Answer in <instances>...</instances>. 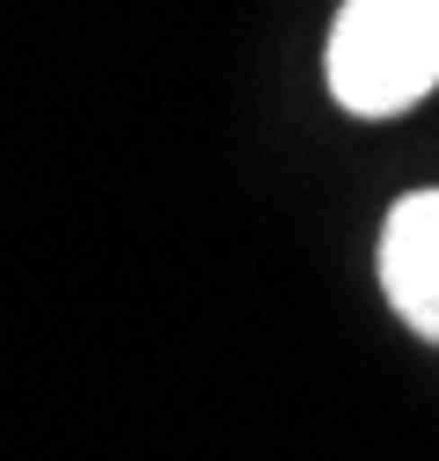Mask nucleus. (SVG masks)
<instances>
[{
    "label": "nucleus",
    "instance_id": "f257e3e1",
    "mask_svg": "<svg viewBox=\"0 0 439 461\" xmlns=\"http://www.w3.org/2000/svg\"><path fill=\"white\" fill-rule=\"evenodd\" d=\"M322 74L352 118H403L439 88V0H345Z\"/></svg>",
    "mask_w": 439,
    "mask_h": 461
},
{
    "label": "nucleus",
    "instance_id": "f03ea898",
    "mask_svg": "<svg viewBox=\"0 0 439 461\" xmlns=\"http://www.w3.org/2000/svg\"><path fill=\"white\" fill-rule=\"evenodd\" d=\"M381 294L389 308L439 344V191H410L381 220Z\"/></svg>",
    "mask_w": 439,
    "mask_h": 461
}]
</instances>
